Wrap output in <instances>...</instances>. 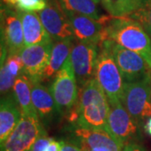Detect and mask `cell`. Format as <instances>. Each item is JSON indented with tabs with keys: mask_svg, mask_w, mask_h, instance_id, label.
Wrapping results in <instances>:
<instances>
[{
	"mask_svg": "<svg viewBox=\"0 0 151 151\" xmlns=\"http://www.w3.org/2000/svg\"><path fill=\"white\" fill-rule=\"evenodd\" d=\"M32 82L24 73L16 79L13 87V93L21 110L22 116L37 115L32 103Z\"/></svg>",
	"mask_w": 151,
	"mask_h": 151,
	"instance_id": "cell-19",
	"label": "cell"
},
{
	"mask_svg": "<svg viewBox=\"0 0 151 151\" xmlns=\"http://www.w3.org/2000/svg\"><path fill=\"white\" fill-rule=\"evenodd\" d=\"M51 139L52 138L48 137L47 133L45 132V134H43L37 140L35 141V145H33L31 151H46Z\"/></svg>",
	"mask_w": 151,
	"mask_h": 151,
	"instance_id": "cell-24",
	"label": "cell"
},
{
	"mask_svg": "<svg viewBox=\"0 0 151 151\" xmlns=\"http://www.w3.org/2000/svg\"><path fill=\"white\" fill-rule=\"evenodd\" d=\"M60 115H66L78 98L79 90L70 57L57 72L50 87Z\"/></svg>",
	"mask_w": 151,
	"mask_h": 151,
	"instance_id": "cell-6",
	"label": "cell"
},
{
	"mask_svg": "<svg viewBox=\"0 0 151 151\" xmlns=\"http://www.w3.org/2000/svg\"><path fill=\"white\" fill-rule=\"evenodd\" d=\"M73 29L75 40L99 45L103 39L104 25L98 20L74 12L65 11Z\"/></svg>",
	"mask_w": 151,
	"mask_h": 151,
	"instance_id": "cell-14",
	"label": "cell"
},
{
	"mask_svg": "<svg viewBox=\"0 0 151 151\" xmlns=\"http://www.w3.org/2000/svg\"><path fill=\"white\" fill-rule=\"evenodd\" d=\"M22 113L14 93L1 98L0 103V144L3 145L16 128Z\"/></svg>",
	"mask_w": 151,
	"mask_h": 151,
	"instance_id": "cell-16",
	"label": "cell"
},
{
	"mask_svg": "<svg viewBox=\"0 0 151 151\" xmlns=\"http://www.w3.org/2000/svg\"><path fill=\"white\" fill-rule=\"evenodd\" d=\"M54 42L45 45H35L24 46L20 52L24 64V73L32 83L42 80L45 69L48 65Z\"/></svg>",
	"mask_w": 151,
	"mask_h": 151,
	"instance_id": "cell-12",
	"label": "cell"
},
{
	"mask_svg": "<svg viewBox=\"0 0 151 151\" xmlns=\"http://www.w3.org/2000/svg\"><path fill=\"white\" fill-rule=\"evenodd\" d=\"M61 151H81V148L73 139L68 141L63 140Z\"/></svg>",
	"mask_w": 151,
	"mask_h": 151,
	"instance_id": "cell-25",
	"label": "cell"
},
{
	"mask_svg": "<svg viewBox=\"0 0 151 151\" xmlns=\"http://www.w3.org/2000/svg\"><path fill=\"white\" fill-rule=\"evenodd\" d=\"M97 45L92 42L77 41L72 46L70 60L77 83L81 86L94 77L98 55Z\"/></svg>",
	"mask_w": 151,
	"mask_h": 151,
	"instance_id": "cell-10",
	"label": "cell"
},
{
	"mask_svg": "<svg viewBox=\"0 0 151 151\" xmlns=\"http://www.w3.org/2000/svg\"><path fill=\"white\" fill-rule=\"evenodd\" d=\"M1 43L9 55H19L24 47V31L18 12L7 6L1 8Z\"/></svg>",
	"mask_w": 151,
	"mask_h": 151,
	"instance_id": "cell-11",
	"label": "cell"
},
{
	"mask_svg": "<svg viewBox=\"0 0 151 151\" xmlns=\"http://www.w3.org/2000/svg\"><path fill=\"white\" fill-rule=\"evenodd\" d=\"M62 144H63V140L56 141L51 139L46 151H61Z\"/></svg>",
	"mask_w": 151,
	"mask_h": 151,
	"instance_id": "cell-27",
	"label": "cell"
},
{
	"mask_svg": "<svg viewBox=\"0 0 151 151\" xmlns=\"http://www.w3.org/2000/svg\"><path fill=\"white\" fill-rule=\"evenodd\" d=\"M100 1H101V0H93V2H95L96 4H97V3H99Z\"/></svg>",
	"mask_w": 151,
	"mask_h": 151,
	"instance_id": "cell-30",
	"label": "cell"
},
{
	"mask_svg": "<svg viewBox=\"0 0 151 151\" xmlns=\"http://www.w3.org/2000/svg\"><path fill=\"white\" fill-rule=\"evenodd\" d=\"M109 105L106 130L123 146V149L129 143L137 142L141 136L140 126L127 112L121 102Z\"/></svg>",
	"mask_w": 151,
	"mask_h": 151,
	"instance_id": "cell-8",
	"label": "cell"
},
{
	"mask_svg": "<svg viewBox=\"0 0 151 151\" xmlns=\"http://www.w3.org/2000/svg\"><path fill=\"white\" fill-rule=\"evenodd\" d=\"M129 18L139 22L151 37V0H142L139 8Z\"/></svg>",
	"mask_w": 151,
	"mask_h": 151,
	"instance_id": "cell-23",
	"label": "cell"
},
{
	"mask_svg": "<svg viewBox=\"0 0 151 151\" xmlns=\"http://www.w3.org/2000/svg\"><path fill=\"white\" fill-rule=\"evenodd\" d=\"M121 103L139 126L151 117V76L144 80L125 83Z\"/></svg>",
	"mask_w": 151,
	"mask_h": 151,
	"instance_id": "cell-4",
	"label": "cell"
},
{
	"mask_svg": "<svg viewBox=\"0 0 151 151\" xmlns=\"http://www.w3.org/2000/svg\"><path fill=\"white\" fill-rule=\"evenodd\" d=\"M38 15L53 40H75L70 20L57 0H49L46 8Z\"/></svg>",
	"mask_w": 151,
	"mask_h": 151,
	"instance_id": "cell-9",
	"label": "cell"
},
{
	"mask_svg": "<svg viewBox=\"0 0 151 151\" xmlns=\"http://www.w3.org/2000/svg\"><path fill=\"white\" fill-rule=\"evenodd\" d=\"M144 129L146 133L151 136V117L145 122V124L144 125Z\"/></svg>",
	"mask_w": 151,
	"mask_h": 151,
	"instance_id": "cell-28",
	"label": "cell"
},
{
	"mask_svg": "<svg viewBox=\"0 0 151 151\" xmlns=\"http://www.w3.org/2000/svg\"><path fill=\"white\" fill-rule=\"evenodd\" d=\"M64 11L74 12L100 20L103 15L93 0H57Z\"/></svg>",
	"mask_w": 151,
	"mask_h": 151,
	"instance_id": "cell-20",
	"label": "cell"
},
{
	"mask_svg": "<svg viewBox=\"0 0 151 151\" xmlns=\"http://www.w3.org/2000/svg\"><path fill=\"white\" fill-rule=\"evenodd\" d=\"M31 97L34 108L43 124H50L59 114L51 92L40 82L32 83Z\"/></svg>",
	"mask_w": 151,
	"mask_h": 151,
	"instance_id": "cell-15",
	"label": "cell"
},
{
	"mask_svg": "<svg viewBox=\"0 0 151 151\" xmlns=\"http://www.w3.org/2000/svg\"><path fill=\"white\" fill-rule=\"evenodd\" d=\"M123 151H147L139 144H138L137 142H132L129 143L126 145H124Z\"/></svg>",
	"mask_w": 151,
	"mask_h": 151,
	"instance_id": "cell-26",
	"label": "cell"
},
{
	"mask_svg": "<svg viewBox=\"0 0 151 151\" xmlns=\"http://www.w3.org/2000/svg\"><path fill=\"white\" fill-rule=\"evenodd\" d=\"M103 40H112L141 55L151 68V39L138 21L111 16L104 24Z\"/></svg>",
	"mask_w": 151,
	"mask_h": 151,
	"instance_id": "cell-1",
	"label": "cell"
},
{
	"mask_svg": "<svg viewBox=\"0 0 151 151\" xmlns=\"http://www.w3.org/2000/svg\"><path fill=\"white\" fill-rule=\"evenodd\" d=\"M73 45L72 40L55 42L48 65L43 72L42 80H48L55 76L57 72L61 69L65 61L70 57Z\"/></svg>",
	"mask_w": 151,
	"mask_h": 151,
	"instance_id": "cell-18",
	"label": "cell"
},
{
	"mask_svg": "<svg viewBox=\"0 0 151 151\" xmlns=\"http://www.w3.org/2000/svg\"><path fill=\"white\" fill-rule=\"evenodd\" d=\"M79 118L75 126L89 129H106L110 105L106 94L92 77L79 90Z\"/></svg>",
	"mask_w": 151,
	"mask_h": 151,
	"instance_id": "cell-2",
	"label": "cell"
},
{
	"mask_svg": "<svg viewBox=\"0 0 151 151\" xmlns=\"http://www.w3.org/2000/svg\"><path fill=\"white\" fill-rule=\"evenodd\" d=\"M20 17L24 31V46L45 45L54 40L44 27L40 17L35 13L17 11Z\"/></svg>",
	"mask_w": 151,
	"mask_h": 151,
	"instance_id": "cell-17",
	"label": "cell"
},
{
	"mask_svg": "<svg viewBox=\"0 0 151 151\" xmlns=\"http://www.w3.org/2000/svg\"><path fill=\"white\" fill-rule=\"evenodd\" d=\"M89 151H110L108 149L105 147H97V148H93Z\"/></svg>",
	"mask_w": 151,
	"mask_h": 151,
	"instance_id": "cell-29",
	"label": "cell"
},
{
	"mask_svg": "<svg viewBox=\"0 0 151 151\" xmlns=\"http://www.w3.org/2000/svg\"><path fill=\"white\" fill-rule=\"evenodd\" d=\"M99 45L107 47L113 55L125 82L139 81L151 76L150 65L139 54L109 40H103Z\"/></svg>",
	"mask_w": 151,
	"mask_h": 151,
	"instance_id": "cell-5",
	"label": "cell"
},
{
	"mask_svg": "<svg viewBox=\"0 0 151 151\" xmlns=\"http://www.w3.org/2000/svg\"><path fill=\"white\" fill-rule=\"evenodd\" d=\"M45 132L38 115L22 116L16 128L1 145V151H31L35 141Z\"/></svg>",
	"mask_w": 151,
	"mask_h": 151,
	"instance_id": "cell-7",
	"label": "cell"
},
{
	"mask_svg": "<svg viewBox=\"0 0 151 151\" xmlns=\"http://www.w3.org/2000/svg\"><path fill=\"white\" fill-rule=\"evenodd\" d=\"M4 5L16 11L35 13L46 8L49 0H2Z\"/></svg>",
	"mask_w": 151,
	"mask_h": 151,
	"instance_id": "cell-22",
	"label": "cell"
},
{
	"mask_svg": "<svg viewBox=\"0 0 151 151\" xmlns=\"http://www.w3.org/2000/svg\"><path fill=\"white\" fill-rule=\"evenodd\" d=\"M142 0H101L102 5L110 16L124 18L137 10Z\"/></svg>",
	"mask_w": 151,
	"mask_h": 151,
	"instance_id": "cell-21",
	"label": "cell"
},
{
	"mask_svg": "<svg viewBox=\"0 0 151 151\" xmlns=\"http://www.w3.org/2000/svg\"><path fill=\"white\" fill-rule=\"evenodd\" d=\"M100 50L97 55L94 78L108 97L109 104L121 102L125 81L113 55L107 47L98 45Z\"/></svg>",
	"mask_w": 151,
	"mask_h": 151,
	"instance_id": "cell-3",
	"label": "cell"
},
{
	"mask_svg": "<svg viewBox=\"0 0 151 151\" xmlns=\"http://www.w3.org/2000/svg\"><path fill=\"white\" fill-rule=\"evenodd\" d=\"M71 135L81 151H89L97 147H105L110 151H123V146L106 129H89L73 125Z\"/></svg>",
	"mask_w": 151,
	"mask_h": 151,
	"instance_id": "cell-13",
	"label": "cell"
}]
</instances>
